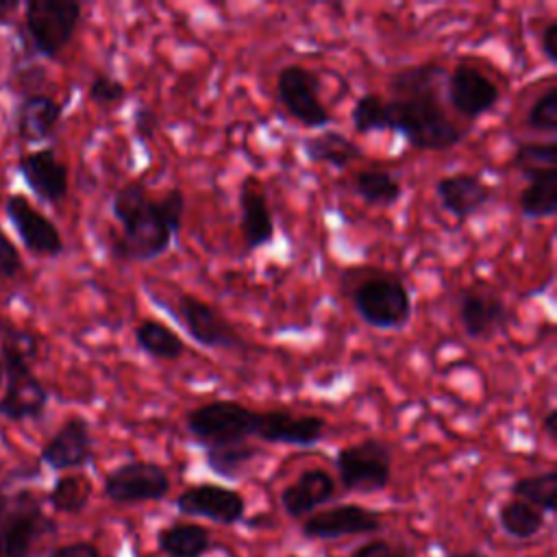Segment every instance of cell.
I'll list each match as a JSON object with an SVG mask.
<instances>
[{
  "label": "cell",
  "instance_id": "obj_1",
  "mask_svg": "<svg viewBox=\"0 0 557 557\" xmlns=\"http://www.w3.org/2000/svg\"><path fill=\"white\" fill-rule=\"evenodd\" d=\"M446 67L435 61L398 67L387 78L385 131L400 135L422 152H444L459 146L468 131L461 128L444 104Z\"/></svg>",
  "mask_w": 557,
  "mask_h": 557
},
{
  "label": "cell",
  "instance_id": "obj_2",
  "mask_svg": "<svg viewBox=\"0 0 557 557\" xmlns=\"http://www.w3.org/2000/svg\"><path fill=\"white\" fill-rule=\"evenodd\" d=\"M111 215L122 231L111 244L115 261L150 263L163 257L178 239L161 209V200L141 181L124 183L113 194Z\"/></svg>",
  "mask_w": 557,
  "mask_h": 557
},
{
  "label": "cell",
  "instance_id": "obj_3",
  "mask_svg": "<svg viewBox=\"0 0 557 557\" xmlns=\"http://www.w3.org/2000/svg\"><path fill=\"white\" fill-rule=\"evenodd\" d=\"M41 352V339L28 329L0 320V361L4 368V392L0 396V418L13 424L44 418L50 389L35 374L33 363Z\"/></svg>",
  "mask_w": 557,
  "mask_h": 557
},
{
  "label": "cell",
  "instance_id": "obj_4",
  "mask_svg": "<svg viewBox=\"0 0 557 557\" xmlns=\"http://www.w3.org/2000/svg\"><path fill=\"white\" fill-rule=\"evenodd\" d=\"M57 529L33 490L0 492V557H33L37 544Z\"/></svg>",
  "mask_w": 557,
  "mask_h": 557
},
{
  "label": "cell",
  "instance_id": "obj_5",
  "mask_svg": "<svg viewBox=\"0 0 557 557\" xmlns=\"http://www.w3.org/2000/svg\"><path fill=\"white\" fill-rule=\"evenodd\" d=\"M357 318L376 331H403L413 315L407 283L389 272H370L350 289Z\"/></svg>",
  "mask_w": 557,
  "mask_h": 557
},
{
  "label": "cell",
  "instance_id": "obj_6",
  "mask_svg": "<svg viewBox=\"0 0 557 557\" xmlns=\"http://www.w3.org/2000/svg\"><path fill=\"white\" fill-rule=\"evenodd\" d=\"M259 409L233 398H215L185 413V429L200 448L248 442L257 433Z\"/></svg>",
  "mask_w": 557,
  "mask_h": 557
},
{
  "label": "cell",
  "instance_id": "obj_7",
  "mask_svg": "<svg viewBox=\"0 0 557 557\" xmlns=\"http://www.w3.org/2000/svg\"><path fill=\"white\" fill-rule=\"evenodd\" d=\"M150 300L161 307L200 348L209 350H242L246 346L237 326L224 318L213 305L194 296L178 294L174 302L150 294Z\"/></svg>",
  "mask_w": 557,
  "mask_h": 557
},
{
  "label": "cell",
  "instance_id": "obj_8",
  "mask_svg": "<svg viewBox=\"0 0 557 557\" xmlns=\"http://www.w3.org/2000/svg\"><path fill=\"white\" fill-rule=\"evenodd\" d=\"M22 22L33 52L57 61L83 22V4L76 0H28Z\"/></svg>",
  "mask_w": 557,
  "mask_h": 557
},
{
  "label": "cell",
  "instance_id": "obj_9",
  "mask_svg": "<svg viewBox=\"0 0 557 557\" xmlns=\"http://www.w3.org/2000/svg\"><path fill=\"white\" fill-rule=\"evenodd\" d=\"M339 485L352 494H376L392 479V448L379 437H366L342 446L333 457Z\"/></svg>",
  "mask_w": 557,
  "mask_h": 557
},
{
  "label": "cell",
  "instance_id": "obj_10",
  "mask_svg": "<svg viewBox=\"0 0 557 557\" xmlns=\"http://www.w3.org/2000/svg\"><path fill=\"white\" fill-rule=\"evenodd\" d=\"M320 76L302 63H287L276 74L278 102L305 128L324 131L333 122L331 111L320 98Z\"/></svg>",
  "mask_w": 557,
  "mask_h": 557
},
{
  "label": "cell",
  "instance_id": "obj_11",
  "mask_svg": "<svg viewBox=\"0 0 557 557\" xmlns=\"http://www.w3.org/2000/svg\"><path fill=\"white\" fill-rule=\"evenodd\" d=\"M172 490L163 466L144 459H131L107 472L102 494L115 505H139L163 500Z\"/></svg>",
  "mask_w": 557,
  "mask_h": 557
},
{
  "label": "cell",
  "instance_id": "obj_12",
  "mask_svg": "<svg viewBox=\"0 0 557 557\" xmlns=\"http://www.w3.org/2000/svg\"><path fill=\"white\" fill-rule=\"evenodd\" d=\"M4 215L13 226L22 246L33 257L54 259L63 255L65 242L61 231L24 194H9L4 198Z\"/></svg>",
  "mask_w": 557,
  "mask_h": 557
},
{
  "label": "cell",
  "instance_id": "obj_13",
  "mask_svg": "<svg viewBox=\"0 0 557 557\" xmlns=\"http://www.w3.org/2000/svg\"><path fill=\"white\" fill-rule=\"evenodd\" d=\"M444 100L470 122L487 115L500 102V87L479 67L459 63L444 78Z\"/></svg>",
  "mask_w": 557,
  "mask_h": 557
},
{
  "label": "cell",
  "instance_id": "obj_14",
  "mask_svg": "<svg viewBox=\"0 0 557 557\" xmlns=\"http://www.w3.org/2000/svg\"><path fill=\"white\" fill-rule=\"evenodd\" d=\"M178 513L189 518H205L218 524H239L246 518V498L226 485L202 481L185 487L176 498Z\"/></svg>",
  "mask_w": 557,
  "mask_h": 557
},
{
  "label": "cell",
  "instance_id": "obj_15",
  "mask_svg": "<svg viewBox=\"0 0 557 557\" xmlns=\"http://www.w3.org/2000/svg\"><path fill=\"white\" fill-rule=\"evenodd\" d=\"M381 513L359 503H339L326 509H318L300 524V533L307 540H339L348 535H370L381 531Z\"/></svg>",
  "mask_w": 557,
  "mask_h": 557
},
{
  "label": "cell",
  "instance_id": "obj_16",
  "mask_svg": "<svg viewBox=\"0 0 557 557\" xmlns=\"http://www.w3.org/2000/svg\"><path fill=\"white\" fill-rule=\"evenodd\" d=\"M17 174L30 189V194L50 207L61 205L70 191V168L57 157L52 146L24 152L17 163Z\"/></svg>",
  "mask_w": 557,
  "mask_h": 557
},
{
  "label": "cell",
  "instance_id": "obj_17",
  "mask_svg": "<svg viewBox=\"0 0 557 557\" xmlns=\"http://www.w3.org/2000/svg\"><path fill=\"white\" fill-rule=\"evenodd\" d=\"M94 457L91 424L83 416H70L39 450V461L54 472L87 468Z\"/></svg>",
  "mask_w": 557,
  "mask_h": 557
},
{
  "label": "cell",
  "instance_id": "obj_18",
  "mask_svg": "<svg viewBox=\"0 0 557 557\" xmlns=\"http://www.w3.org/2000/svg\"><path fill=\"white\" fill-rule=\"evenodd\" d=\"M326 420L315 413H294L289 409H259L255 437L265 444L313 448L326 435Z\"/></svg>",
  "mask_w": 557,
  "mask_h": 557
},
{
  "label": "cell",
  "instance_id": "obj_19",
  "mask_svg": "<svg viewBox=\"0 0 557 557\" xmlns=\"http://www.w3.org/2000/svg\"><path fill=\"white\" fill-rule=\"evenodd\" d=\"M457 318L463 335L470 339H490L507 331L511 313L507 302L487 289L466 287L457 296Z\"/></svg>",
  "mask_w": 557,
  "mask_h": 557
},
{
  "label": "cell",
  "instance_id": "obj_20",
  "mask_svg": "<svg viewBox=\"0 0 557 557\" xmlns=\"http://www.w3.org/2000/svg\"><path fill=\"white\" fill-rule=\"evenodd\" d=\"M435 198L444 213L466 222L490 205L494 187L474 172H455L435 181Z\"/></svg>",
  "mask_w": 557,
  "mask_h": 557
},
{
  "label": "cell",
  "instance_id": "obj_21",
  "mask_svg": "<svg viewBox=\"0 0 557 557\" xmlns=\"http://www.w3.org/2000/svg\"><path fill=\"white\" fill-rule=\"evenodd\" d=\"M237 209H239V233H242L246 252H255L270 246L276 237L274 215H272L265 191L252 178H246L242 183L237 191Z\"/></svg>",
  "mask_w": 557,
  "mask_h": 557
},
{
  "label": "cell",
  "instance_id": "obj_22",
  "mask_svg": "<svg viewBox=\"0 0 557 557\" xmlns=\"http://www.w3.org/2000/svg\"><path fill=\"white\" fill-rule=\"evenodd\" d=\"M335 496V479L324 468H305L292 483H287L281 494L278 503L287 518L305 520L322 505L331 503Z\"/></svg>",
  "mask_w": 557,
  "mask_h": 557
},
{
  "label": "cell",
  "instance_id": "obj_23",
  "mask_svg": "<svg viewBox=\"0 0 557 557\" xmlns=\"http://www.w3.org/2000/svg\"><path fill=\"white\" fill-rule=\"evenodd\" d=\"M65 107L48 94H26L13 113V124L20 141L28 146L52 139L63 120Z\"/></svg>",
  "mask_w": 557,
  "mask_h": 557
},
{
  "label": "cell",
  "instance_id": "obj_24",
  "mask_svg": "<svg viewBox=\"0 0 557 557\" xmlns=\"http://www.w3.org/2000/svg\"><path fill=\"white\" fill-rule=\"evenodd\" d=\"M300 150L307 161L322 163L333 170H346L352 161H359L363 157V148L355 139H350L342 131L331 128L302 137Z\"/></svg>",
  "mask_w": 557,
  "mask_h": 557
},
{
  "label": "cell",
  "instance_id": "obj_25",
  "mask_svg": "<svg viewBox=\"0 0 557 557\" xmlns=\"http://www.w3.org/2000/svg\"><path fill=\"white\" fill-rule=\"evenodd\" d=\"M211 544L209 529L196 522H170L157 533V548L165 557H202Z\"/></svg>",
  "mask_w": 557,
  "mask_h": 557
},
{
  "label": "cell",
  "instance_id": "obj_26",
  "mask_svg": "<svg viewBox=\"0 0 557 557\" xmlns=\"http://www.w3.org/2000/svg\"><path fill=\"white\" fill-rule=\"evenodd\" d=\"M133 339L135 346L150 359L154 361H178L185 352L187 346L183 342V337L170 329L168 324L159 322V320H141L135 329H133Z\"/></svg>",
  "mask_w": 557,
  "mask_h": 557
},
{
  "label": "cell",
  "instance_id": "obj_27",
  "mask_svg": "<svg viewBox=\"0 0 557 557\" xmlns=\"http://www.w3.org/2000/svg\"><path fill=\"white\" fill-rule=\"evenodd\" d=\"M352 189L368 207L389 209L403 198V183L383 168L359 170L352 178Z\"/></svg>",
  "mask_w": 557,
  "mask_h": 557
},
{
  "label": "cell",
  "instance_id": "obj_28",
  "mask_svg": "<svg viewBox=\"0 0 557 557\" xmlns=\"http://www.w3.org/2000/svg\"><path fill=\"white\" fill-rule=\"evenodd\" d=\"M518 209L524 220L553 218L557 213V170L529 178L518 196Z\"/></svg>",
  "mask_w": 557,
  "mask_h": 557
},
{
  "label": "cell",
  "instance_id": "obj_29",
  "mask_svg": "<svg viewBox=\"0 0 557 557\" xmlns=\"http://www.w3.org/2000/svg\"><path fill=\"white\" fill-rule=\"evenodd\" d=\"M205 450V463L207 468L226 481H235L244 474V470L263 455V448L259 444L239 442V444H222V446H209Z\"/></svg>",
  "mask_w": 557,
  "mask_h": 557
},
{
  "label": "cell",
  "instance_id": "obj_30",
  "mask_svg": "<svg viewBox=\"0 0 557 557\" xmlns=\"http://www.w3.org/2000/svg\"><path fill=\"white\" fill-rule=\"evenodd\" d=\"M94 494V483L87 474L83 472H67L61 474L52 487L46 494V503L57 511V513H83L91 500Z\"/></svg>",
  "mask_w": 557,
  "mask_h": 557
},
{
  "label": "cell",
  "instance_id": "obj_31",
  "mask_svg": "<svg viewBox=\"0 0 557 557\" xmlns=\"http://www.w3.org/2000/svg\"><path fill=\"white\" fill-rule=\"evenodd\" d=\"M498 527L513 540H531L535 537L544 524H546V513L540 511L537 507L520 500V498H509L498 507Z\"/></svg>",
  "mask_w": 557,
  "mask_h": 557
},
{
  "label": "cell",
  "instance_id": "obj_32",
  "mask_svg": "<svg viewBox=\"0 0 557 557\" xmlns=\"http://www.w3.org/2000/svg\"><path fill=\"white\" fill-rule=\"evenodd\" d=\"M513 498H520L544 513H553L557 509V472L544 470L540 474L520 476L509 487Z\"/></svg>",
  "mask_w": 557,
  "mask_h": 557
},
{
  "label": "cell",
  "instance_id": "obj_33",
  "mask_svg": "<svg viewBox=\"0 0 557 557\" xmlns=\"http://www.w3.org/2000/svg\"><path fill=\"white\" fill-rule=\"evenodd\" d=\"M511 165L529 181L548 170H557V144L548 141H522L518 144Z\"/></svg>",
  "mask_w": 557,
  "mask_h": 557
},
{
  "label": "cell",
  "instance_id": "obj_34",
  "mask_svg": "<svg viewBox=\"0 0 557 557\" xmlns=\"http://www.w3.org/2000/svg\"><path fill=\"white\" fill-rule=\"evenodd\" d=\"M350 124L359 135L385 131V96L368 91L361 94L350 109Z\"/></svg>",
  "mask_w": 557,
  "mask_h": 557
},
{
  "label": "cell",
  "instance_id": "obj_35",
  "mask_svg": "<svg viewBox=\"0 0 557 557\" xmlns=\"http://www.w3.org/2000/svg\"><path fill=\"white\" fill-rule=\"evenodd\" d=\"M527 126L540 133L555 135L557 133V87L544 89L527 113Z\"/></svg>",
  "mask_w": 557,
  "mask_h": 557
},
{
  "label": "cell",
  "instance_id": "obj_36",
  "mask_svg": "<svg viewBox=\"0 0 557 557\" xmlns=\"http://www.w3.org/2000/svg\"><path fill=\"white\" fill-rule=\"evenodd\" d=\"M126 94H128L126 85L120 78H115V76H111L107 72L96 74L89 81V87H87L89 100L94 104H98V107H115V104L126 100Z\"/></svg>",
  "mask_w": 557,
  "mask_h": 557
},
{
  "label": "cell",
  "instance_id": "obj_37",
  "mask_svg": "<svg viewBox=\"0 0 557 557\" xmlns=\"http://www.w3.org/2000/svg\"><path fill=\"white\" fill-rule=\"evenodd\" d=\"M416 550L407 544H394L383 537H372L359 544L350 557H413Z\"/></svg>",
  "mask_w": 557,
  "mask_h": 557
},
{
  "label": "cell",
  "instance_id": "obj_38",
  "mask_svg": "<svg viewBox=\"0 0 557 557\" xmlns=\"http://www.w3.org/2000/svg\"><path fill=\"white\" fill-rule=\"evenodd\" d=\"M22 270H24L22 255H20L17 246L9 239V235L4 233V228L0 226V278L11 281V278H15Z\"/></svg>",
  "mask_w": 557,
  "mask_h": 557
},
{
  "label": "cell",
  "instance_id": "obj_39",
  "mask_svg": "<svg viewBox=\"0 0 557 557\" xmlns=\"http://www.w3.org/2000/svg\"><path fill=\"white\" fill-rule=\"evenodd\" d=\"M159 131V115L148 104H139L133 111V133L141 146H146Z\"/></svg>",
  "mask_w": 557,
  "mask_h": 557
},
{
  "label": "cell",
  "instance_id": "obj_40",
  "mask_svg": "<svg viewBox=\"0 0 557 557\" xmlns=\"http://www.w3.org/2000/svg\"><path fill=\"white\" fill-rule=\"evenodd\" d=\"M540 52L550 63L557 65V17H550L540 30Z\"/></svg>",
  "mask_w": 557,
  "mask_h": 557
},
{
  "label": "cell",
  "instance_id": "obj_41",
  "mask_svg": "<svg viewBox=\"0 0 557 557\" xmlns=\"http://www.w3.org/2000/svg\"><path fill=\"white\" fill-rule=\"evenodd\" d=\"M50 557H102L98 546L87 542V540H78V542H67L57 546Z\"/></svg>",
  "mask_w": 557,
  "mask_h": 557
},
{
  "label": "cell",
  "instance_id": "obj_42",
  "mask_svg": "<svg viewBox=\"0 0 557 557\" xmlns=\"http://www.w3.org/2000/svg\"><path fill=\"white\" fill-rule=\"evenodd\" d=\"M542 431L546 433L548 440H555V437H557V409H555V407H548V411L544 413V418H542Z\"/></svg>",
  "mask_w": 557,
  "mask_h": 557
},
{
  "label": "cell",
  "instance_id": "obj_43",
  "mask_svg": "<svg viewBox=\"0 0 557 557\" xmlns=\"http://www.w3.org/2000/svg\"><path fill=\"white\" fill-rule=\"evenodd\" d=\"M20 9L17 0H0V24H9L11 15Z\"/></svg>",
  "mask_w": 557,
  "mask_h": 557
},
{
  "label": "cell",
  "instance_id": "obj_44",
  "mask_svg": "<svg viewBox=\"0 0 557 557\" xmlns=\"http://www.w3.org/2000/svg\"><path fill=\"white\" fill-rule=\"evenodd\" d=\"M446 557H490L487 553L479 550V548H468V550H455V553H448Z\"/></svg>",
  "mask_w": 557,
  "mask_h": 557
},
{
  "label": "cell",
  "instance_id": "obj_45",
  "mask_svg": "<svg viewBox=\"0 0 557 557\" xmlns=\"http://www.w3.org/2000/svg\"><path fill=\"white\" fill-rule=\"evenodd\" d=\"M4 385V368H2V361H0V389Z\"/></svg>",
  "mask_w": 557,
  "mask_h": 557
}]
</instances>
